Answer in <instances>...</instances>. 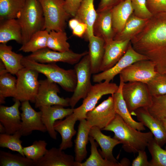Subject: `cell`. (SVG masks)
<instances>
[{"label":"cell","mask_w":166,"mask_h":166,"mask_svg":"<svg viewBox=\"0 0 166 166\" xmlns=\"http://www.w3.org/2000/svg\"><path fill=\"white\" fill-rule=\"evenodd\" d=\"M130 42L135 50L154 62L158 73L164 74L166 71V12L153 15Z\"/></svg>","instance_id":"cell-1"},{"label":"cell","mask_w":166,"mask_h":166,"mask_svg":"<svg viewBox=\"0 0 166 166\" xmlns=\"http://www.w3.org/2000/svg\"><path fill=\"white\" fill-rule=\"evenodd\" d=\"M102 130L113 132V138L121 142L124 151L130 153H135L140 150H145L153 138L150 131L142 132L131 127L117 114L112 121Z\"/></svg>","instance_id":"cell-2"},{"label":"cell","mask_w":166,"mask_h":166,"mask_svg":"<svg viewBox=\"0 0 166 166\" xmlns=\"http://www.w3.org/2000/svg\"><path fill=\"white\" fill-rule=\"evenodd\" d=\"M21 63L25 68L31 69L45 75L47 78L59 85L65 91L73 92L75 89L77 77L74 69H65L56 63H41L24 57Z\"/></svg>","instance_id":"cell-3"},{"label":"cell","mask_w":166,"mask_h":166,"mask_svg":"<svg viewBox=\"0 0 166 166\" xmlns=\"http://www.w3.org/2000/svg\"><path fill=\"white\" fill-rule=\"evenodd\" d=\"M17 19L21 28L22 45L27 42L36 32L44 30V18L38 0H26Z\"/></svg>","instance_id":"cell-4"},{"label":"cell","mask_w":166,"mask_h":166,"mask_svg":"<svg viewBox=\"0 0 166 166\" xmlns=\"http://www.w3.org/2000/svg\"><path fill=\"white\" fill-rule=\"evenodd\" d=\"M43 11L44 30L64 31L66 21L71 17L64 6V0H38Z\"/></svg>","instance_id":"cell-5"},{"label":"cell","mask_w":166,"mask_h":166,"mask_svg":"<svg viewBox=\"0 0 166 166\" xmlns=\"http://www.w3.org/2000/svg\"><path fill=\"white\" fill-rule=\"evenodd\" d=\"M122 94L128 109L131 115L140 108H147L151 105L152 96L146 84L138 81L124 83Z\"/></svg>","instance_id":"cell-6"},{"label":"cell","mask_w":166,"mask_h":166,"mask_svg":"<svg viewBox=\"0 0 166 166\" xmlns=\"http://www.w3.org/2000/svg\"><path fill=\"white\" fill-rule=\"evenodd\" d=\"M39 73L35 70L24 67L17 73V89L14 100L35 103L39 86Z\"/></svg>","instance_id":"cell-7"},{"label":"cell","mask_w":166,"mask_h":166,"mask_svg":"<svg viewBox=\"0 0 166 166\" xmlns=\"http://www.w3.org/2000/svg\"><path fill=\"white\" fill-rule=\"evenodd\" d=\"M119 88L116 83L107 81L97 83L92 85L82 103L79 107L74 109L73 113L78 120L86 119V114L93 109L98 101L104 95L116 92Z\"/></svg>","instance_id":"cell-8"},{"label":"cell","mask_w":166,"mask_h":166,"mask_svg":"<svg viewBox=\"0 0 166 166\" xmlns=\"http://www.w3.org/2000/svg\"><path fill=\"white\" fill-rule=\"evenodd\" d=\"M77 77L75 89L69 98V106L74 107L81 99L86 96L92 85L91 81L92 73L91 62L89 53L84 56L74 66Z\"/></svg>","instance_id":"cell-9"},{"label":"cell","mask_w":166,"mask_h":166,"mask_svg":"<svg viewBox=\"0 0 166 166\" xmlns=\"http://www.w3.org/2000/svg\"><path fill=\"white\" fill-rule=\"evenodd\" d=\"M39 86L35 99V107L58 105L64 107L69 106V98L59 97L57 84L48 79L39 80Z\"/></svg>","instance_id":"cell-10"},{"label":"cell","mask_w":166,"mask_h":166,"mask_svg":"<svg viewBox=\"0 0 166 166\" xmlns=\"http://www.w3.org/2000/svg\"><path fill=\"white\" fill-rule=\"evenodd\" d=\"M88 52L77 53L71 50L65 52L54 51L47 47L31 53L25 56L27 58L41 63H56L61 62L70 65L77 63Z\"/></svg>","instance_id":"cell-11"},{"label":"cell","mask_w":166,"mask_h":166,"mask_svg":"<svg viewBox=\"0 0 166 166\" xmlns=\"http://www.w3.org/2000/svg\"><path fill=\"white\" fill-rule=\"evenodd\" d=\"M155 64L149 60L134 63L122 70L120 78L124 83L138 81L147 84L157 73Z\"/></svg>","instance_id":"cell-12"},{"label":"cell","mask_w":166,"mask_h":166,"mask_svg":"<svg viewBox=\"0 0 166 166\" xmlns=\"http://www.w3.org/2000/svg\"><path fill=\"white\" fill-rule=\"evenodd\" d=\"M149 60L146 56L138 53L133 49L130 42L125 53L112 68L96 74L92 77L93 81L99 83L104 81L108 82L127 67L136 61Z\"/></svg>","instance_id":"cell-13"},{"label":"cell","mask_w":166,"mask_h":166,"mask_svg":"<svg viewBox=\"0 0 166 166\" xmlns=\"http://www.w3.org/2000/svg\"><path fill=\"white\" fill-rule=\"evenodd\" d=\"M116 114L113 98L109 96L88 112L86 119L91 127L96 126L102 130L112 121Z\"/></svg>","instance_id":"cell-14"},{"label":"cell","mask_w":166,"mask_h":166,"mask_svg":"<svg viewBox=\"0 0 166 166\" xmlns=\"http://www.w3.org/2000/svg\"><path fill=\"white\" fill-rule=\"evenodd\" d=\"M29 101H22L20 108L21 124L19 130L22 136L30 135L34 131L42 132H47L42 117V112L36 111L30 105Z\"/></svg>","instance_id":"cell-15"},{"label":"cell","mask_w":166,"mask_h":166,"mask_svg":"<svg viewBox=\"0 0 166 166\" xmlns=\"http://www.w3.org/2000/svg\"><path fill=\"white\" fill-rule=\"evenodd\" d=\"M130 43L129 39L113 40L105 43L104 54L100 72L105 71L113 67L125 53Z\"/></svg>","instance_id":"cell-16"},{"label":"cell","mask_w":166,"mask_h":166,"mask_svg":"<svg viewBox=\"0 0 166 166\" xmlns=\"http://www.w3.org/2000/svg\"><path fill=\"white\" fill-rule=\"evenodd\" d=\"M137 120L148 128L157 143L162 147L166 144V131L161 120L153 117L147 108H140L134 112Z\"/></svg>","instance_id":"cell-17"},{"label":"cell","mask_w":166,"mask_h":166,"mask_svg":"<svg viewBox=\"0 0 166 166\" xmlns=\"http://www.w3.org/2000/svg\"><path fill=\"white\" fill-rule=\"evenodd\" d=\"M39 109L42 112V121L48 133L52 138L56 140L57 133L54 128L55 122L72 114L74 108H65L62 106L55 105L43 106Z\"/></svg>","instance_id":"cell-18"},{"label":"cell","mask_w":166,"mask_h":166,"mask_svg":"<svg viewBox=\"0 0 166 166\" xmlns=\"http://www.w3.org/2000/svg\"><path fill=\"white\" fill-rule=\"evenodd\" d=\"M14 104L10 106L1 105L0 122L4 126L6 133L12 134L20 130L21 124V113L19 108L21 101L14 100Z\"/></svg>","instance_id":"cell-19"},{"label":"cell","mask_w":166,"mask_h":166,"mask_svg":"<svg viewBox=\"0 0 166 166\" xmlns=\"http://www.w3.org/2000/svg\"><path fill=\"white\" fill-rule=\"evenodd\" d=\"M78 163L73 156L65 153L59 148L53 147L41 158L34 161V166H78Z\"/></svg>","instance_id":"cell-20"},{"label":"cell","mask_w":166,"mask_h":166,"mask_svg":"<svg viewBox=\"0 0 166 166\" xmlns=\"http://www.w3.org/2000/svg\"><path fill=\"white\" fill-rule=\"evenodd\" d=\"M77 121V117L73 113L64 120H57L54 124L55 130L61 136L62 140L59 148L62 150L71 148L73 146L72 138L77 132L74 127Z\"/></svg>","instance_id":"cell-21"},{"label":"cell","mask_w":166,"mask_h":166,"mask_svg":"<svg viewBox=\"0 0 166 166\" xmlns=\"http://www.w3.org/2000/svg\"><path fill=\"white\" fill-rule=\"evenodd\" d=\"M120 79L118 89L112 95L114 100L116 113L130 126L139 131L144 130L145 128L143 123L136 121L131 117L122 94V86L124 82L121 78H120Z\"/></svg>","instance_id":"cell-22"},{"label":"cell","mask_w":166,"mask_h":166,"mask_svg":"<svg viewBox=\"0 0 166 166\" xmlns=\"http://www.w3.org/2000/svg\"><path fill=\"white\" fill-rule=\"evenodd\" d=\"M101 129L96 126L92 127L89 136L93 137L100 145L101 151V153L104 159L114 163H118L113 154V149L121 142L114 138L103 134Z\"/></svg>","instance_id":"cell-23"},{"label":"cell","mask_w":166,"mask_h":166,"mask_svg":"<svg viewBox=\"0 0 166 166\" xmlns=\"http://www.w3.org/2000/svg\"><path fill=\"white\" fill-rule=\"evenodd\" d=\"M97 13L93 25L94 35L103 38L105 43L113 40L116 34L112 26L111 9Z\"/></svg>","instance_id":"cell-24"},{"label":"cell","mask_w":166,"mask_h":166,"mask_svg":"<svg viewBox=\"0 0 166 166\" xmlns=\"http://www.w3.org/2000/svg\"><path fill=\"white\" fill-rule=\"evenodd\" d=\"M94 0H83L74 18L85 24L87 29L85 34L87 39L94 35L93 27L98 13L95 10Z\"/></svg>","instance_id":"cell-25"},{"label":"cell","mask_w":166,"mask_h":166,"mask_svg":"<svg viewBox=\"0 0 166 166\" xmlns=\"http://www.w3.org/2000/svg\"><path fill=\"white\" fill-rule=\"evenodd\" d=\"M111 12L113 28L116 34L122 31L133 13L131 0H123L112 9Z\"/></svg>","instance_id":"cell-26"},{"label":"cell","mask_w":166,"mask_h":166,"mask_svg":"<svg viewBox=\"0 0 166 166\" xmlns=\"http://www.w3.org/2000/svg\"><path fill=\"white\" fill-rule=\"evenodd\" d=\"M91 127L86 119L80 121L77 136L74 140L75 160L77 162H82L87 156L86 146L89 140V136Z\"/></svg>","instance_id":"cell-27"},{"label":"cell","mask_w":166,"mask_h":166,"mask_svg":"<svg viewBox=\"0 0 166 166\" xmlns=\"http://www.w3.org/2000/svg\"><path fill=\"white\" fill-rule=\"evenodd\" d=\"M0 43H6L11 40L23 44L21 28L17 19L0 21Z\"/></svg>","instance_id":"cell-28"},{"label":"cell","mask_w":166,"mask_h":166,"mask_svg":"<svg viewBox=\"0 0 166 166\" xmlns=\"http://www.w3.org/2000/svg\"><path fill=\"white\" fill-rule=\"evenodd\" d=\"M88 41L92 73L96 74L100 72L105 52V42L103 38L94 35L89 37Z\"/></svg>","instance_id":"cell-29"},{"label":"cell","mask_w":166,"mask_h":166,"mask_svg":"<svg viewBox=\"0 0 166 166\" xmlns=\"http://www.w3.org/2000/svg\"><path fill=\"white\" fill-rule=\"evenodd\" d=\"M12 47L6 43L0 44V59L4 64L7 72L16 74L24 67L21 63L24 56L12 51Z\"/></svg>","instance_id":"cell-30"},{"label":"cell","mask_w":166,"mask_h":166,"mask_svg":"<svg viewBox=\"0 0 166 166\" xmlns=\"http://www.w3.org/2000/svg\"><path fill=\"white\" fill-rule=\"evenodd\" d=\"M148 19L139 18L133 13L127 20L123 30L115 35L113 40H131L142 30Z\"/></svg>","instance_id":"cell-31"},{"label":"cell","mask_w":166,"mask_h":166,"mask_svg":"<svg viewBox=\"0 0 166 166\" xmlns=\"http://www.w3.org/2000/svg\"><path fill=\"white\" fill-rule=\"evenodd\" d=\"M26 0H0V21L17 19Z\"/></svg>","instance_id":"cell-32"},{"label":"cell","mask_w":166,"mask_h":166,"mask_svg":"<svg viewBox=\"0 0 166 166\" xmlns=\"http://www.w3.org/2000/svg\"><path fill=\"white\" fill-rule=\"evenodd\" d=\"M7 72L0 73V103H5L6 97H14L17 89V79Z\"/></svg>","instance_id":"cell-33"},{"label":"cell","mask_w":166,"mask_h":166,"mask_svg":"<svg viewBox=\"0 0 166 166\" xmlns=\"http://www.w3.org/2000/svg\"><path fill=\"white\" fill-rule=\"evenodd\" d=\"M48 34L49 32L45 30L37 32L27 42L22 45L19 51L33 53L47 48Z\"/></svg>","instance_id":"cell-34"},{"label":"cell","mask_w":166,"mask_h":166,"mask_svg":"<svg viewBox=\"0 0 166 166\" xmlns=\"http://www.w3.org/2000/svg\"><path fill=\"white\" fill-rule=\"evenodd\" d=\"M89 140L91 144V154L84 162L79 163L78 166H121L120 163H114L103 159L97 150V142L91 136Z\"/></svg>","instance_id":"cell-35"},{"label":"cell","mask_w":166,"mask_h":166,"mask_svg":"<svg viewBox=\"0 0 166 166\" xmlns=\"http://www.w3.org/2000/svg\"><path fill=\"white\" fill-rule=\"evenodd\" d=\"M65 31L51 30L49 32L47 47L52 50L65 52L70 50V45Z\"/></svg>","instance_id":"cell-36"},{"label":"cell","mask_w":166,"mask_h":166,"mask_svg":"<svg viewBox=\"0 0 166 166\" xmlns=\"http://www.w3.org/2000/svg\"><path fill=\"white\" fill-rule=\"evenodd\" d=\"M0 166H34V161L19 153L0 151Z\"/></svg>","instance_id":"cell-37"},{"label":"cell","mask_w":166,"mask_h":166,"mask_svg":"<svg viewBox=\"0 0 166 166\" xmlns=\"http://www.w3.org/2000/svg\"><path fill=\"white\" fill-rule=\"evenodd\" d=\"M22 135L19 130L12 134L6 133L0 134V147L7 148L13 151L17 152L23 156L22 141L20 139Z\"/></svg>","instance_id":"cell-38"},{"label":"cell","mask_w":166,"mask_h":166,"mask_svg":"<svg viewBox=\"0 0 166 166\" xmlns=\"http://www.w3.org/2000/svg\"><path fill=\"white\" fill-rule=\"evenodd\" d=\"M47 144L44 140L34 141L31 145L24 147L23 152L24 155L27 158L34 161L43 157L46 152Z\"/></svg>","instance_id":"cell-39"},{"label":"cell","mask_w":166,"mask_h":166,"mask_svg":"<svg viewBox=\"0 0 166 166\" xmlns=\"http://www.w3.org/2000/svg\"><path fill=\"white\" fill-rule=\"evenodd\" d=\"M147 109L154 117L161 120L166 118V94L152 97L151 104Z\"/></svg>","instance_id":"cell-40"},{"label":"cell","mask_w":166,"mask_h":166,"mask_svg":"<svg viewBox=\"0 0 166 166\" xmlns=\"http://www.w3.org/2000/svg\"><path fill=\"white\" fill-rule=\"evenodd\" d=\"M147 85L152 97L166 94V74L157 73Z\"/></svg>","instance_id":"cell-41"},{"label":"cell","mask_w":166,"mask_h":166,"mask_svg":"<svg viewBox=\"0 0 166 166\" xmlns=\"http://www.w3.org/2000/svg\"><path fill=\"white\" fill-rule=\"evenodd\" d=\"M133 13L137 17L149 19L153 16L147 8L146 0H131Z\"/></svg>","instance_id":"cell-42"},{"label":"cell","mask_w":166,"mask_h":166,"mask_svg":"<svg viewBox=\"0 0 166 166\" xmlns=\"http://www.w3.org/2000/svg\"><path fill=\"white\" fill-rule=\"evenodd\" d=\"M146 5L153 15L166 12V0H146Z\"/></svg>","instance_id":"cell-43"},{"label":"cell","mask_w":166,"mask_h":166,"mask_svg":"<svg viewBox=\"0 0 166 166\" xmlns=\"http://www.w3.org/2000/svg\"><path fill=\"white\" fill-rule=\"evenodd\" d=\"M153 159L156 166H166V150L162 147L157 148L154 152Z\"/></svg>","instance_id":"cell-44"},{"label":"cell","mask_w":166,"mask_h":166,"mask_svg":"<svg viewBox=\"0 0 166 166\" xmlns=\"http://www.w3.org/2000/svg\"><path fill=\"white\" fill-rule=\"evenodd\" d=\"M138 155L133 160L131 164L132 166H152L148 160V156L145 150H140Z\"/></svg>","instance_id":"cell-45"},{"label":"cell","mask_w":166,"mask_h":166,"mask_svg":"<svg viewBox=\"0 0 166 166\" xmlns=\"http://www.w3.org/2000/svg\"><path fill=\"white\" fill-rule=\"evenodd\" d=\"M83 0H65L64 6L71 17H74Z\"/></svg>","instance_id":"cell-46"},{"label":"cell","mask_w":166,"mask_h":166,"mask_svg":"<svg viewBox=\"0 0 166 166\" xmlns=\"http://www.w3.org/2000/svg\"><path fill=\"white\" fill-rule=\"evenodd\" d=\"M124 0H101L96 11L97 13L111 10Z\"/></svg>","instance_id":"cell-47"},{"label":"cell","mask_w":166,"mask_h":166,"mask_svg":"<svg viewBox=\"0 0 166 166\" xmlns=\"http://www.w3.org/2000/svg\"><path fill=\"white\" fill-rule=\"evenodd\" d=\"M87 29V26L85 24L79 22L77 25L72 30V33L74 35L81 37L85 34Z\"/></svg>","instance_id":"cell-48"},{"label":"cell","mask_w":166,"mask_h":166,"mask_svg":"<svg viewBox=\"0 0 166 166\" xmlns=\"http://www.w3.org/2000/svg\"><path fill=\"white\" fill-rule=\"evenodd\" d=\"M79 22L77 19L73 18L69 21L68 22L69 26L72 30L77 25Z\"/></svg>","instance_id":"cell-49"},{"label":"cell","mask_w":166,"mask_h":166,"mask_svg":"<svg viewBox=\"0 0 166 166\" xmlns=\"http://www.w3.org/2000/svg\"><path fill=\"white\" fill-rule=\"evenodd\" d=\"M128 160L126 158L123 159L121 160L120 162L121 166H129L130 163L128 162Z\"/></svg>","instance_id":"cell-50"},{"label":"cell","mask_w":166,"mask_h":166,"mask_svg":"<svg viewBox=\"0 0 166 166\" xmlns=\"http://www.w3.org/2000/svg\"><path fill=\"white\" fill-rule=\"evenodd\" d=\"M0 133H6V129L4 125L0 123Z\"/></svg>","instance_id":"cell-51"},{"label":"cell","mask_w":166,"mask_h":166,"mask_svg":"<svg viewBox=\"0 0 166 166\" xmlns=\"http://www.w3.org/2000/svg\"><path fill=\"white\" fill-rule=\"evenodd\" d=\"M161 120L162 122L164 127L166 131V118L163 119Z\"/></svg>","instance_id":"cell-52"},{"label":"cell","mask_w":166,"mask_h":166,"mask_svg":"<svg viewBox=\"0 0 166 166\" xmlns=\"http://www.w3.org/2000/svg\"><path fill=\"white\" fill-rule=\"evenodd\" d=\"M165 149L166 150V146L165 147Z\"/></svg>","instance_id":"cell-53"},{"label":"cell","mask_w":166,"mask_h":166,"mask_svg":"<svg viewBox=\"0 0 166 166\" xmlns=\"http://www.w3.org/2000/svg\"><path fill=\"white\" fill-rule=\"evenodd\" d=\"M164 74H166V71L165 72V73Z\"/></svg>","instance_id":"cell-54"},{"label":"cell","mask_w":166,"mask_h":166,"mask_svg":"<svg viewBox=\"0 0 166 166\" xmlns=\"http://www.w3.org/2000/svg\"></svg>","instance_id":"cell-55"}]
</instances>
